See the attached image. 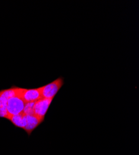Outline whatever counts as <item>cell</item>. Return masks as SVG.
I'll return each mask as SVG.
<instances>
[{
	"mask_svg": "<svg viewBox=\"0 0 139 155\" xmlns=\"http://www.w3.org/2000/svg\"><path fill=\"white\" fill-rule=\"evenodd\" d=\"M63 84H64V78L62 77H59L53 82L42 86V97L45 99H54Z\"/></svg>",
	"mask_w": 139,
	"mask_h": 155,
	"instance_id": "6da1fadb",
	"label": "cell"
},
{
	"mask_svg": "<svg viewBox=\"0 0 139 155\" xmlns=\"http://www.w3.org/2000/svg\"><path fill=\"white\" fill-rule=\"evenodd\" d=\"M18 96L25 103L34 102L42 99L41 87L34 89L18 87Z\"/></svg>",
	"mask_w": 139,
	"mask_h": 155,
	"instance_id": "7a4b0ae2",
	"label": "cell"
},
{
	"mask_svg": "<svg viewBox=\"0 0 139 155\" xmlns=\"http://www.w3.org/2000/svg\"><path fill=\"white\" fill-rule=\"evenodd\" d=\"M25 104L26 103L18 95L8 99L7 101V110L9 114V119L12 115L22 113Z\"/></svg>",
	"mask_w": 139,
	"mask_h": 155,
	"instance_id": "3957f363",
	"label": "cell"
},
{
	"mask_svg": "<svg viewBox=\"0 0 139 155\" xmlns=\"http://www.w3.org/2000/svg\"><path fill=\"white\" fill-rule=\"evenodd\" d=\"M53 99L42 98L34 102V115L44 120L45 115L47 112L50 104H51Z\"/></svg>",
	"mask_w": 139,
	"mask_h": 155,
	"instance_id": "277c9868",
	"label": "cell"
},
{
	"mask_svg": "<svg viewBox=\"0 0 139 155\" xmlns=\"http://www.w3.org/2000/svg\"><path fill=\"white\" fill-rule=\"evenodd\" d=\"M44 120L34 115H26V125L24 128L28 135H30L35 128L38 127Z\"/></svg>",
	"mask_w": 139,
	"mask_h": 155,
	"instance_id": "5b68a950",
	"label": "cell"
},
{
	"mask_svg": "<svg viewBox=\"0 0 139 155\" xmlns=\"http://www.w3.org/2000/svg\"><path fill=\"white\" fill-rule=\"evenodd\" d=\"M9 120L15 127L24 129L26 125V115L22 112L12 115L9 119Z\"/></svg>",
	"mask_w": 139,
	"mask_h": 155,
	"instance_id": "8992f818",
	"label": "cell"
},
{
	"mask_svg": "<svg viewBox=\"0 0 139 155\" xmlns=\"http://www.w3.org/2000/svg\"><path fill=\"white\" fill-rule=\"evenodd\" d=\"M7 101L8 99L0 95V118L9 119V114L7 110Z\"/></svg>",
	"mask_w": 139,
	"mask_h": 155,
	"instance_id": "52a82bcc",
	"label": "cell"
},
{
	"mask_svg": "<svg viewBox=\"0 0 139 155\" xmlns=\"http://www.w3.org/2000/svg\"><path fill=\"white\" fill-rule=\"evenodd\" d=\"M34 102H27L25 104L23 113L26 115H34Z\"/></svg>",
	"mask_w": 139,
	"mask_h": 155,
	"instance_id": "ba28073f",
	"label": "cell"
}]
</instances>
